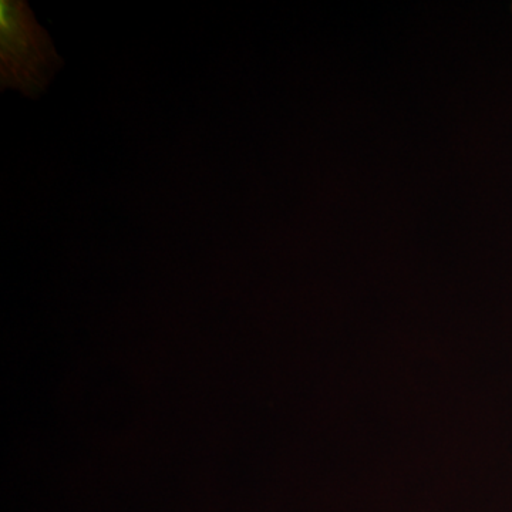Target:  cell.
Returning a JSON list of instances; mask_svg holds the SVG:
<instances>
[{"mask_svg":"<svg viewBox=\"0 0 512 512\" xmlns=\"http://www.w3.org/2000/svg\"><path fill=\"white\" fill-rule=\"evenodd\" d=\"M0 62L2 89L13 87L29 97L45 92L62 67L52 39L22 0L0 2Z\"/></svg>","mask_w":512,"mask_h":512,"instance_id":"obj_1","label":"cell"}]
</instances>
